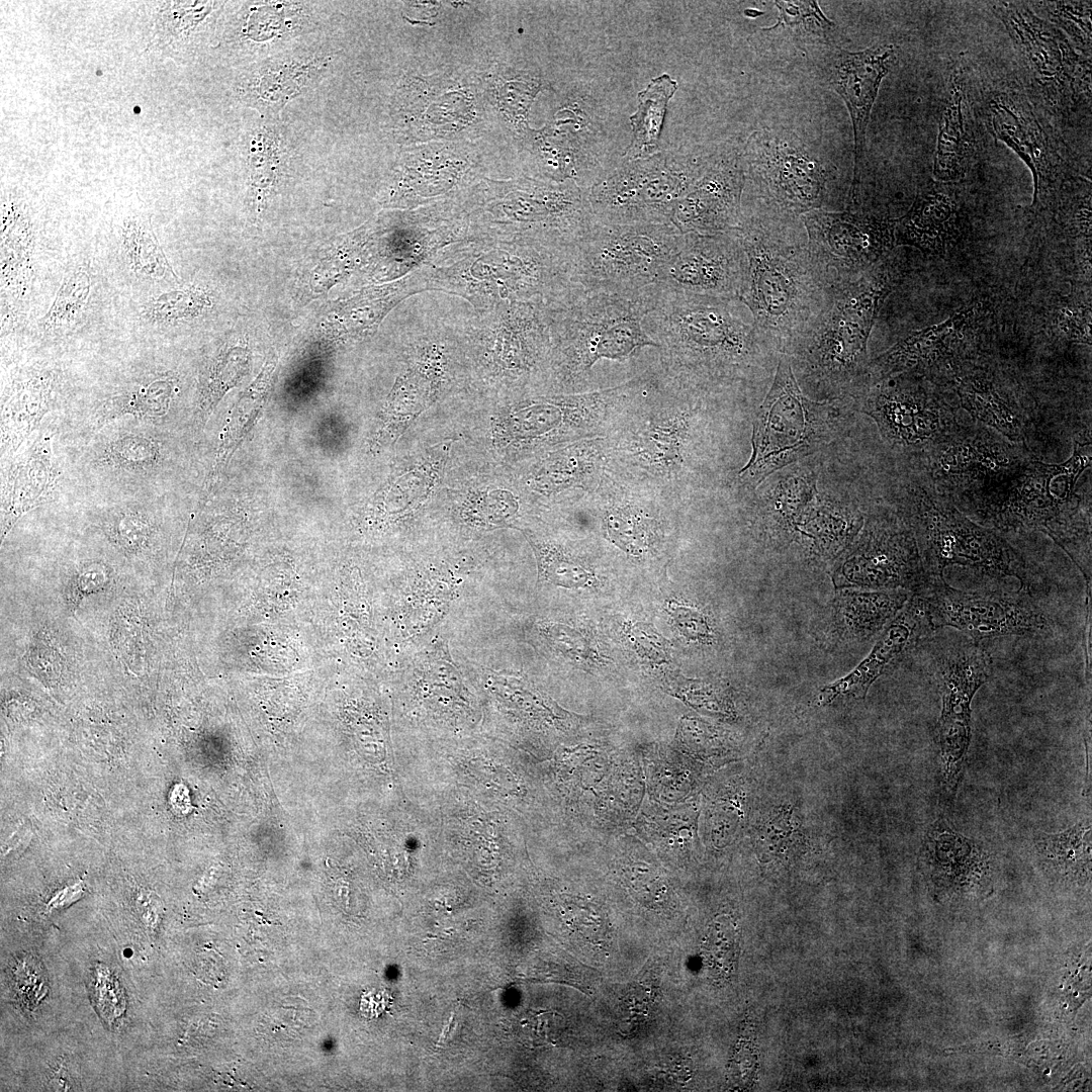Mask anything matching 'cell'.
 Wrapping results in <instances>:
<instances>
[{"mask_svg":"<svg viewBox=\"0 0 1092 1092\" xmlns=\"http://www.w3.org/2000/svg\"><path fill=\"white\" fill-rule=\"evenodd\" d=\"M659 346V370L710 396L748 393L765 385L780 353L740 299L651 286L643 320Z\"/></svg>","mask_w":1092,"mask_h":1092,"instance_id":"6da1fadb","label":"cell"},{"mask_svg":"<svg viewBox=\"0 0 1092 1092\" xmlns=\"http://www.w3.org/2000/svg\"><path fill=\"white\" fill-rule=\"evenodd\" d=\"M736 233L746 258L739 299L765 340L780 354H787L829 304L834 288L810 254L800 218L756 203L754 211H742Z\"/></svg>","mask_w":1092,"mask_h":1092,"instance_id":"7a4b0ae2","label":"cell"},{"mask_svg":"<svg viewBox=\"0 0 1092 1092\" xmlns=\"http://www.w3.org/2000/svg\"><path fill=\"white\" fill-rule=\"evenodd\" d=\"M911 271L907 251L897 247L857 279L834 287L829 304L786 354L799 385L827 397L850 392L866 372L879 313Z\"/></svg>","mask_w":1092,"mask_h":1092,"instance_id":"3957f363","label":"cell"},{"mask_svg":"<svg viewBox=\"0 0 1092 1092\" xmlns=\"http://www.w3.org/2000/svg\"><path fill=\"white\" fill-rule=\"evenodd\" d=\"M651 287V286H650ZM650 287L638 293L574 289L547 307L550 356L559 383L584 389L602 361L625 363L643 352H658L643 324Z\"/></svg>","mask_w":1092,"mask_h":1092,"instance_id":"277c9868","label":"cell"},{"mask_svg":"<svg viewBox=\"0 0 1092 1092\" xmlns=\"http://www.w3.org/2000/svg\"><path fill=\"white\" fill-rule=\"evenodd\" d=\"M1091 443L1074 441L1071 456L1048 464L1034 456L1005 489L977 517L998 532H1042L1061 546L1090 580L1079 548L1090 546V502L1076 486L1091 466Z\"/></svg>","mask_w":1092,"mask_h":1092,"instance_id":"5b68a950","label":"cell"},{"mask_svg":"<svg viewBox=\"0 0 1092 1092\" xmlns=\"http://www.w3.org/2000/svg\"><path fill=\"white\" fill-rule=\"evenodd\" d=\"M903 505L930 578L943 577L944 569L957 564L992 579L1014 577L1030 589L1022 555L998 531L977 524L940 495L926 476L906 486Z\"/></svg>","mask_w":1092,"mask_h":1092,"instance_id":"8992f818","label":"cell"},{"mask_svg":"<svg viewBox=\"0 0 1092 1092\" xmlns=\"http://www.w3.org/2000/svg\"><path fill=\"white\" fill-rule=\"evenodd\" d=\"M64 450L75 486L90 492L91 499L162 496L171 461L167 427L115 422L83 445Z\"/></svg>","mask_w":1092,"mask_h":1092,"instance_id":"52a82bcc","label":"cell"},{"mask_svg":"<svg viewBox=\"0 0 1092 1092\" xmlns=\"http://www.w3.org/2000/svg\"><path fill=\"white\" fill-rule=\"evenodd\" d=\"M685 235L671 223H602L572 250L576 286L588 291L638 293L655 285Z\"/></svg>","mask_w":1092,"mask_h":1092,"instance_id":"ba28073f","label":"cell"},{"mask_svg":"<svg viewBox=\"0 0 1092 1092\" xmlns=\"http://www.w3.org/2000/svg\"><path fill=\"white\" fill-rule=\"evenodd\" d=\"M1033 457L982 424L959 425L925 456L926 477L935 490L976 518Z\"/></svg>","mask_w":1092,"mask_h":1092,"instance_id":"9c48e42d","label":"cell"},{"mask_svg":"<svg viewBox=\"0 0 1092 1092\" xmlns=\"http://www.w3.org/2000/svg\"><path fill=\"white\" fill-rule=\"evenodd\" d=\"M833 412L827 402L804 395L789 357L781 354L753 423L752 455L739 478L756 486L776 470L817 450L827 441Z\"/></svg>","mask_w":1092,"mask_h":1092,"instance_id":"30bf717a","label":"cell"},{"mask_svg":"<svg viewBox=\"0 0 1092 1092\" xmlns=\"http://www.w3.org/2000/svg\"><path fill=\"white\" fill-rule=\"evenodd\" d=\"M746 163L756 203L778 214L800 218L825 210L834 196V172L788 129L753 132L746 144Z\"/></svg>","mask_w":1092,"mask_h":1092,"instance_id":"8fae6325","label":"cell"},{"mask_svg":"<svg viewBox=\"0 0 1092 1092\" xmlns=\"http://www.w3.org/2000/svg\"><path fill=\"white\" fill-rule=\"evenodd\" d=\"M706 165L663 153L628 161L588 189L594 217L602 223H671L677 201Z\"/></svg>","mask_w":1092,"mask_h":1092,"instance_id":"7c38bea8","label":"cell"},{"mask_svg":"<svg viewBox=\"0 0 1092 1092\" xmlns=\"http://www.w3.org/2000/svg\"><path fill=\"white\" fill-rule=\"evenodd\" d=\"M925 381L897 374L860 382L848 394L875 420L892 447L922 458L960 425L954 407Z\"/></svg>","mask_w":1092,"mask_h":1092,"instance_id":"4fadbf2b","label":"cell"},{"mask_svg":"<svg viewBox=\"0 0 1092 1092\" xmlns=\"http://www.w3.org/2000/svg\"><path fill=\"white\" fill-rule=\"evenodd\" d=\"M810 254L830 286L851 282L896 247L895 218L859 209H816L800 216Z\"/></svg>","mask_w":1092,"mask_h":1092,"instance_id":"5bb4252c","label":"cell"},{"mask_svg":"<svg viewBox=\"0 0 1092 1092\" xmlns=\"http://www.w3.org/2000/svg\"><path fill=\"white\" fill-rule=\"evenodd\" d=\"M921 596L933 630L951 627L975 642L1001 636H1034L1051 630L1052 621L1028 588L1017 592H971L932 578Z\"/></svg>","mask_w":1092,"mask_h":1092,"instance_id":"9a60e30c","label":"cell"},{"mask_svg":"<svg viewBox=\"0 0 1092 1092\" xmlns=\"http://www.w3.org/2000/svg\"><path fill=\"white\" fill-rule=\"evenodd\" d=\"M982 316L974 304L939 324L902 334L886 350L869 359L861 382L905 373L931 382L954 383L975 363V329Z\"/></svg>","mask_w":1092,"mask_h":1092,"instance_id":"2e32d148","label":"cell"},{"mask_svg":"<svg viewBox=\"0 0 1092 1092\" xmlns=\"http://www.w3.org/2000/svg\"><path fill=\"white\" fill-rule=\"evenodd\" d=\"M62 447L55 417L1 461L2 540L24 514L58 500L67 487L75 486Z\"/></svg>","mask_w":1092,"mask_h":1092,"instance_id":"e0dca14e","label":"cell"},{"mask_svg":"<svg viewBox=\"0 0 1092 1092\" xmlns=\"http://www.w3.org/2000/svg\"><path fill=\"white\" fill-rule=\"evenodd\" d=\"M684 243L656 284L701 296L739 299L746 258L735 231L715 235L684 234Z\"/></svg>","mask_w":1092,"mask_h":1092,"instance_id":"ac0fdd59","label":"cell"},{"mask_svg":"<svg viewBox=\"0 0 1092 1092\" xmlns=\"http://www.w3.org/2000/svg\"><path fill=\"white\" fill-rule=\"evenodd\" d=\"M820 66L825 80L848 109L854 136V166L849 189L850 206L857 201L863 169L866 131L881 82L897 62L892 44H879L859 52L831 48Z\"/></svg>","mask_w":1092,"mask_h":1092,"instance_id":"d6986e66","label":"cell"},{"mask_svg":"<svg viewBox=\"0 0 1092 1092\" xmlns=\"http://www.w3.org/2000/svg\"><path fill=\"white\" fill-rule=\"evenodd\" d=\"M919 867L941 898H984L992 891L995 855L983 842L954 831L942 819L929 825Z\"/></svg>","mask_w":1092,"mask_h":1092,"instance_id":"ffe728a7","label":"cell"},{"mask_svg":"<svg viewBox=\"0 0 1092 1092\" xmlns=\"http://www.w3.org/2000/svg\"><path fill=\"white\" fill-rule=\"evenodd\" d=\"M991 669L990 654L975 641L948 647L935 659V677L942 701L939 742L944 759L950 760L957 775L960 771L957 760H961L970 741L971 702L988 680Z\"/></svg>","mask_w":1092,"mask_h":1092,"instance_id":"44dd1931","label":"cell"},{"mask_svg":"<svg viewBox=\"0 0 1092 1092\" xmlns=\"http://www.w3.org/2000/svg\"><path fill=\"white\" fill-rule=\"evenodd\" d=\"M845 576L869 587H902L921 593L930 582L912 529L904 520L867 528L845 561Z\"/></svg>","mask_w":1092,"mask_h":1092,"instance_id":"7402d4cb","label":"cell"},{"mask_svg":"<svg viewBox=\"0 0 1092 1092\" xmlns=\"http://www.w3.org/2000/svg\"><path fill=\"white\" fill-rule=\"evenodd\" d=\"M745 184L746 172L739 159L708 161L703 175L677 201L671 223L681 234L715 235L737 230Z\"/></svg>","mask_w":1092,"mask_h":1092,"instance_id":"603a6c76","label":"cell"},{"mask_svg":"<svg viewBox=\"0 0 1092 1092\" xmlns=\"http://www.w3.org/2000/svg\"><path fill=\"white\" fill-rule=\"evenodd\" d=\"M992 8L1036 81L1048 91L1071 89L1083 73L1082 65L1062 33L1024 4L997 2Z\"/></svg>","mask_w":1092,"mask_h":1092,"instance_id":"cb8c5ba5","label":"cell"},{"mask_svg":"<svg viewBox=\"0 0 1092 1092\" xmlns=\"http://www.w3.org/2000/svg\"><path fill=\"white\" fill-rule=\"evenodd\" d=\"M60 374L50 367L22 368L6 382L1 396L0 454L4 461L41 429L54 412H63Z\"/></svg>","mask_w":1092,"mask_h":1092,"instance_id":"d4e9b609","label":"cell"},{"mask_svg":"<svg viewBox=\"0 0 1092 1092\" xmlns=\"http://www.w3.org/2000/svg\"><path fill=\"white\" fill-rule=\"evenodd\" d=\"M988 113L993 134L1029 167L1034 186L1032 206L1039 208L1060 178V156L1052 150L1044 130L1025 101L999 94L989 102Z\"/></svg>","mask_w":1092,"mask_h":1092,"instance_id":"484cf974","label":"cell"},{"mask_svg":"<svg viewBox=\"0 0 1092 1092\" xmlns=\"http://www.w3.org/2000/svg\"><path fill=\"white\" fill-rule=\"evenodd\" d=\"M896 247H911L924 256L943 257L966 236V216L950 184L930 181L921 186L909 210L895 218Z\"/></svg>","mask_w":1092,"mask_h":1092,"instance_id":"4316f807","label":"cell"},{"mask_svg":"<svg viewBox=\"0 0 1092 1092\" xmlns=\"http://www.w3.org/2000/svg\"><path fill=\"white\" fill-rule=\"evenodd\" d=\"M932 631L923 600L916 594L907 608L886 628L870 654L850 673L820 691L818 703L827 705L839 696L863 699L871 685L892 661Z\"/></svg>","mask_w":1092,"mask_h":1092,"instance_id":"83f0119b","label":"cell"},{"mask_svg":"<svg viewBox=\"0 0 1092 1092\" xmlns=\"http://www.w3.org/2000/svg\"><path fill=\"white\" fill-rule=\"evenodd\" d=\"M953 386L960 406L977 423L1011 442L1025 444L1027 412L1000 386L988 368L976 363L970 365L956 379Z\"/></svg>","mask_w":1092,"mask_h":1092,"instance_id":"f1b7e54d","label":"cell"},{"mask_svg":"<svg viewBox=\"0 0 1092 1092\" xmlns=\"http://www.w3.org/2000/svg\"><path fill=\"white\" fill-rule=\"evenodd\" d=\"M964 99L962 75L957 70L943 105L934 154L933 176L940 183L959 182L967 173L970 138Z\"/></svg>","mask_w":1092,"mask_h":1092,"instance_id":"f546056e","label":"cell"},{"mask_svg":"<svg viewBox=\"0 0 1092 1092\" xmlns=\"http://www.w3.org/2000/svg\"><path fill=\"white\" fill-rule=\"evenodd\" d=\"M1040 863L1057 879L1084 884L1090 878L1091 822L1079 821L1058 833L1037 832L1033 838Z\"/></svg>","mask_w":1092,"mask_h":1092,"instance_id":"4dcf8cb0","label":"cell"},{"mask_svg":"<svg viewBox=\"0 0 1092 1092\" xmlns=\"http://www.w3.org/2000/svg\"><path fill=\"white\" fill-rule=\"evenodd\" d=\"M1 287L5 312L18 315L30 287L33 240L28 222L21 216H2Z\"/></svg>","mask_w":1092,"mask_h":1092,"instance_id":"1f68e13d","label":"cell"},{"mask_svg":"<svg viewBox=\"0 0 1092 1092\" xmlns=\"http://www.w3.org/2000/svg\"><path fill=\"white\" fill-rule=\"evenodd\" d=\"M603 513L606 537L632 557H644L657 538L658 522L637 495L618 494Z\"/></svg>","mask_w":1092,"mask_h":1092,"instance_id":"d6a6232c","label":"cell"},{"mask_svg":"<svg viewBox=\"0 0 1092 1092\" xmlns=\"http://www.w3.org/2000/svg\"><path fill=\"white\" fill-rule=\"evenodd\" d=\"M677 87L675 80L668 74H662L653 78L638 93V108L630 116L633 139L626 152L628 161L657 154L667 104Z\"/></svg>","mask_w":1092,"mask_h":1092,"instance_id":"836d02e7","label":"cell"},{"mask_svg":"<svg viewBox=\"0 0 1092 1092\" xmlns=\"http://www.w3.org/2000/svg\"><path fill=\"white\" fill-rule=\"evenodd\" d=\"M122 252L131 272L145 280L175 279L176 276L161 248L151 225L141 219H131L122 234Z\"/></svg>","mask_w":1092,"mask_h":1092,"instance_id":"e575fe53","label":"cell"},{"mask_svg":"<svg viewBox=\"0 0 1092 1092\" xmlns=\"http://www.w3.org/2000/svg\"><path fill=\"white\" fill-rule=\"evenodd\" d=\"M91 277L84 267L69 272L48 312L40 320L47 333L66 331L77 324L86 310L91 292Z\"/></svg>","mask_w":1092,"mask_h":1092,"instance_id":"d590c367","label":"cell"},{"mask_svg":"<svg viewBox=\"0 0 1092 1092\" xmlns=\"http://www.w3.org/2000/svg\"><path fill=\"white\" fill-rule=\"evenodd\" d=\"M251 149L250 188L255 210L264 206L278 172V149L273 135L261 132Z\"/></svg>","mask_w":1092,"mask_h":1092,"instance_id":"8d00e7d4","label":"cell"},{"mask_svg":"<svg viewBox=\"0 0 1092 1092\" xmlns=\"http://www.w3.org/2000/svg\"><path fill=\"white\" fill-rule=\"evenodd\" d=\"M209 304L207 295L198 289L173 290L152 299L144 313L153 323L166 324L197 316Z\"/></svg>","mask_w":1092,"mask_h":1092,"instance_id":"74e56055","label":"cell"},{"mask_svg":"<svg viewBox=\"0 0 1092 1092\" xmlns=\"http://www.w3.org/2000/svg\"><path fill=\"white\" fill-rule=\"evenodd\" d=\"M545 576L564 587H584L596 580L595 571L583 561L556 549L535 546Z\"/></svg>","mask_w":1092,"mask_h":1092,"instance_id":"f35d334b","label":"cell"},{"mask_svg":"<svg viewBox=\"0 0 1092 1092\" xmlns=\"http://www.w3.org/2000/svg\"><path fill=\"white\" fill-rule=\"evenodd\" d=\"M774 3L780 11V16L776 25L765 29L786 25L796 33H808L825 39L834 26L816 1H775Z\"/></svg>","mask_w":1092,"mask_h":1092,"instance_id":"ab89813d","label":"cell"},{"mask_svg":"<svg viewBox=\"0 0 1092 1092\" xmlns=\"http://www.w3.org/2000/svg\"><path fill=\"white\" fill-rule=\"evenodd\" d=\"M11 982L21 1005L34 1011L48 994V981L41 964L32 956H22L11 968Z\"/></svg>","mask_w":1092,"mask_h":1092,"instance_id":"60d3db41","label":"cell"},{"mask_svg":"<svg viewBox=\"0 0 1092 1092\" xmlns=\"http://www.w3.org/2000/svg\"><path fill=\"white\" fill-rule=\"evenodd\" d=\"M735 928L729 917L716 919L705 941V959L710 974L721 978L728 974L735 946Z\"/></svg>","mask_w":1092,"mask_h":1092,"instance_id":"b9f144b4","label":"cell"},{"mask_svg":"<svg viewBox=\"0 0 1092 1092\" xmlns=\"http://www.w3.org/2000/svg\"><path fill=\"white\" fill-rule=\"evenodd\" d=\"M1048 4L1052 17L1090 52V3L1062 1Z\"/></svg>","mask_w":1092,"mask_h":1092,"instance_id":"7bdbcfd3","label":"cell"},{"mask_svg":"<svg viewBox=\"0 0 1092 1092\" xmlns=\"http://www.w3.org/2000/svg\"><path fill=\"white\" fill-rule=\"evenodd\" d=\"M94 997L100 1014L109 1023L117 1021L125 1009L124 995L118 981L105 968L99 966L94 974Z\"/></svg>","mask_w":1092,"mask_h":1092,"instance_id":"ee69618b","label":"cell"},{"mask_svg":"<svg viewBox=\"0 0 1092 1092\" xmlns=\"http://www.w3.org/2000/svg\"><path fill=\"white\" fill-rule=\"evenodd\" d=\"M666 612L674 628L687 640L707 643L712 638L707 617L699 610L670 601Z\"/></svg>","mask_w":1092,"mask_h":1092,"instance_id":"f6af8a7d","label":"cell"},{"mask_svg":"<svg viewBox=\"0 0 1092 1092\" xmlns=\"http://www.w3.org/2000/svg\"><path fill=\"white\" fill-rule=\"evenodd\" d=\"M521 1036L525 1043L540 1046L553 1043L561 1033L562 1019L551 1011L532 1012L521 1021Z\"/></svg>","mask_w":1092,"mask_h":1092,"instance_id":"bcb514c9","label":"cell"},{"mask_svg":"<svg viewBox=\"0 0 1092 1092\" xmlns=\"http://www.w3.org/2000/svg\"><path fill=\"white\" fill-rule=\"evenodd\" d=\"M1091 309L1088 305H1075L1063 308L1058 316V328L1062 335L1072 341L1091 344Z\"/></svg>","mask_w":1092,"mask_h":1092,"instance_id":"7dc6e473","label":"cell"},{"mask_svg":"<svg viewBox=\"0 0 1092 1092\" xmlns=\"http://www.w3.org/2000/svg\"><path fill=\"white\" fill-rule=\"evenodd\" d=\"M630 637L635 645L638 646L637 648L640 647L641 650L647 652L648 656L655 659L664 658V644L657 638L656 634L648 630L646 632L645 629L636 626L632 628V631L630 630Z\"/></svg>","mask_w":1092,"mask_h":1092,"instance_id":"c3c4849f","label":"cell"},{"mask_svg":"<svg viewBox=\"0 0 1092 1092\" xmlns=\"http://www.w3.org/2000/svg\"><path fill=\"white\" fill-rule=\"evenodd\" d=\"M139 907L143 923L150 931H156L159 926V903L150 896L146 899L142 897Z\"/></svg>","mask_w":1092,"mask_h":1092,"instance_id":"681fc988","label":"cell"},{"mask_svg":"<svg viewBox=\"0 0 1092 1092\" xmlns=\"http://www.w3.org/2000/svg\"><path fill=\"white\" fill-rule=\"evenodd\" d=\"M79 893H80L79 885H74V887L66 888V889L62 890L60 893H58L54 898H52V900L49 903V906L52 907V908H57V907L63 906L65 904H68V903H70L69 902L70 900L73 901L74 899L78 898Z\"/></svg>","mask_w":1092,"mask_h":1092,"instance_id":"f907efd6","label":"cell"}]
</instances>
